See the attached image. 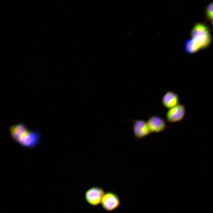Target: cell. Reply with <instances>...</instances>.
<instances>
[{"instance_id": "obj_11", "label": "cell", "mask_w": 213, "mask_h": 213, "mask_svg": "<svg viewBox=\"0 0 213 213\" xmlns=\"http://www.w3.org/2000/svg\"><path fill=\"white\" fill-rule=\"evenodd\" d=\"M212 26H213V20H212Z\"/></svg>"}, {"instance_id": "obj_9", "label": "cell", "mask_w": 213, "mask_h": 213, "mask_svg": "<svg viewBox=\"0 0 213 213\" xmlns=\"http://www.w3.org/2000/svg\"><path fill=\"white\" fill-rule=\"evenodd\" d=\"M185 50L189 54H193L198 51L199 50L191 38L187 40L185 45Z\"/></svg>"}, {"instance_id": "obj_3", "label": "cell", "mask_w": 213, "mask_h": 213, "mask_svg": "<svg viewBox=\"0 0 213 213\" xmlns=\"http://www.w3.org/2000/svg\"><path fill=\"white\" fill-rule=\"evenodd\" d=\"M105 193L104 190L101 187H91L86 191L85 194V199L90 205L96 206L101 204Z\"/></svg>"}, {"instance_id": "obj_8", "label": "cell", "mask_w": 213, "mask_h": 213, "mask_svg": "<svg viewBox=\"0 0 213 213\" xmlns=\"http://www.w3.org/2000/svg\"><path fill=\"white\" fill-rule=\"evenodd\" d=\"M161 101L163 106L169 109L180 104L179 96L176 93L169 91L163 96Z\"/></svg>"}, {"instance_id": "obj_2", "label": "cell", "mask_w": 213, "mask_h": 213, "mask_svg": "<svg viewBox=\"0 0 213 213\" xmlns=\"http://www.w3.org/2000/svg\"><path fill=\"white\" fill-rule=\"evenodd\" d=\"M191 38L199 50L208 47L212 41V36L209 29L205 24L199 22L196 23L191 32Z\"/></svg>"}, {"instance_id": "obj_4", "label": "cell", "mask_w": 213, "mask_h": 213, "mask_svg": "<svg viewBox=\"0 0 213 213\" xmlns=\"http://www.w3.org/2000/svg\"><path fill=\"white\" fill-rule=\"evenodd\" d=\"M101 204L102 208L106 211L110 212L118 208L120 204L118 196L112 191H108L105 194Z\"/></svg>"}, {"instance_id": "obj_1", "label": "cell", "mask_w": 213, "mask_h": 213, "mask_svg": "<svg viewBox=\"0 0 213 213\" xmlns=\"http://www.w3.org/2000/svg\"><path fill=\"white\" fill-rule=\"evenodd\" d=\"M9 132L12 138L19 144L32 148L39 144L41 140L40 133L28 128L24 124L19 123L12 126Z\"/></svg>"}, {"instance_id": "obj_5", "label": "cell", "mask_w": 213, "mask_h": 213, "mask_svg": "<svg viewBox=\"0 0 213 213\" xmlns=\"http://www.w3.org/2000/svg\"><path fill=\"white\" fill-rule=\"evenodd\" d=\"M186 113L184 105L179 104L168 109L166 114L167 121L170 123H176L181 121L184 118Z\"/></svg>"}, {"instance_id": "obj_6", "label": "cell", "mask_w": 213, "mask_h": 213, "mask_svg": "<svg viewBox=\"0 0 213 213\" xmlns=\"http://www.w3.org/2000/svg\"><path fill=\"white\" fill-rule=\"evenodd\" d=\"M132 128L134 135L137 139L144 138L150 135L151 133L147 122L142 119L134 121Z\"/></svg>"}, {"instance_id": "obj_10", "label": "cell", "mask_w": 213, "mask_h": 213, "mask_svg": "<svg viewBox=\"0 0 213 213\" xmlns=\"http://www.w3.org/2000/svg\"><path fill=\"white\" fill-rule=\"evenodd\" d=\"M205 12L207 19L212 20H213V2L207 7Z\"/></svg>"}, {"instance_id": "obj_7", "label": "cell", "mask_w": 213, "mask_h": 213, "mask_svg": "<svg viewBox=\"0 0 213 213\" xmlns=\"http://www.w3.org/2000/svg\"><path fill=\"white\" fill-rule=\"evenodd\" d=\"M151 133H159L163 132L167 127L165 120L162 117L156 115L149 117L146 121Z\"/></svg>"}]
</instances>
